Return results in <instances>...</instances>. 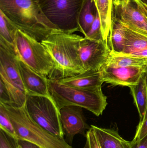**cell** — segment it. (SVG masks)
<instances>
[{
    "label": "cell",
    "mask_w": 147,
    "mask_h": 148,
    "mask_svg": "<svg viewBox=\"0 0 147 148\" xmlns=\"http://www.w3.org/2000/svg\"><path fill=\"white\" fill-rule=\"evenodd\" d=\"M147 118V109H146V114H145V116H144V119H143V120H142V121L140 123H141L142 122H143V121H145V120H146Z\"/></svg>",
    "instance_id": "cell-34"
},
{
    "label": "cell",
    "mask_w": 147,
    "mask_h": 148,
    "mask_svg": "<svg viewBox=\"0 0 147 148\" xmlns=\"http://www.w3.org/2000/svg\"><path fill=\"white\" fill-rule=\"evenodd\" d=\"M86 138L89 143V148H101L95 131L91 126L86 133Z\"/></svg>",
    "instance_id": "cell-28"
},
{
    "label": "cell",
    "mask_w": 147,
    "mask_h": 148,
    "mask_svg": "<svg viewBox=\"0 0 147 148\" xmlns=\"http://www.w3.org/2000/svg\"><path fill=\"white\" fill-rule=\"evenodd\" d=\"M79 53L81 64L86 72L100 70L108 60L110 50L102 40L83 37L79 44Z\"/></svg>",
    "instance_id": "cell-8"
},
{
    "label": "cell",
    "mask_w": 147,
    "mask_h": 148,
    "mask_svg": "<svg viewBox=\"0 0 147 148\" xmlns=\"http://www.w3.org/2000/svg\"><path fill=\"white\" fill-rule=\"evenodd\" d=\"M14 47L18 57L35 72L49 79L53 78L54 61L41 42L18 29Z\"/></svg>",
    "instance_id": "cell-5"
},
{
    "label": "cell",
    "mask_w": 147,
    "mask_h": 148,
    "mask_svg": "<svg viewBox=\"0 0 147 148\" xmlns=\"http://www.w3.org/2000/svg\"><path fill=\"white\" fill-rule=\"evenodd\" d=\"M118 1H131V0H118Z\"/></svg>",
    "instance_id": "cell-35"
},
{
    "label": "cell",
    "mask_w": 147,
    "mask_h": 148,
    "mask_svg": "<svg viewBox=\"0 0 147 148\" xmlns=\"http://www.w3.org/2000/svg\"><path fill=\"white\" fill-rule=\"evenodd\" d=\"M132 148H147V135L141 140L136 142H133Z\"/></svg>",
    "instance_id": "cell-31"
},
{
    "label": "cell",
    "mask_w": 147,
    "mask_h": 148,
    "mask_svg": "<svg viewBox=\"0 0 147 148\" xmlns=\"http://www.w3.org/2000/svg\"><path fill=\"white\" fill-rule=\"evenodd\" d=\"M112 18L147 36V20L133 0H114Z\"/></svg>",
    "instance_id": "cell-9"
},
{
    "label": "cell",
    "mask_w": 147,
    "mask_h": 148,
    "mask_svg": "<svg viewBox=\"0 0 147 148\" xmlns=\"http://www.w3.org/2000/svg\"><path fill=\"white\" fill-rule=\"evenodd\" d=\"M46 18L58 30L79 31L78 18L85 0H37Z\"/></svg>",
    "instance_id": "cell-6"
},
{
    "label": "cell",
    "mask_w": 147,
    "mask_h": 148,
    "mask_svg": "<svg viewBox=\"0 0 147 148\" xmlns=\"http://www.w3.org/2000/svg\"><path fill=\"white\" fill-rule=\"evenodd\" d=\"M47 82L50 97L59 110L66 106H77L98 116L102 114L108 105L102 88L82 89L62 84L57 79L48 78Z\"/></svg>",
    "instance_id": "cell-3"
},
{
    "label": "cell",
    "mask_w": 147,
    "mask_h": 148,
    "mask_svg": "<svg viewBox=\"0 0 147 148\" xmlns=\"http://www.w3.org/2000/svg\"><path fill=\"white\" fill-rule=\"evenodd\" d=\"M60 83L82 89H95L102 88L104 82L101 69L91 70L70 77L57 79Z\"/></svg>",
    "instance_id": "cell-14"
},
{
    "label": "cell",
    "mask_w": 147,
    "mask_h": 148,
    "mask_svg": "<svg viewBox=\"0 0 147 148\" xmlns=\"http://www.w3.org/2000/svg\"><path fill=\"white\" fill-rule=\"evenodd\" d=\"M60 120L66 141L71 145L74 136L81 134L86 137L91 128L86 122L83 108L77 106L64 107L60 110Z\"/></svg>",
    "instance_id": "cell-11"
},
{
    "label": "cell",
    "mask_w": 147,
    "mask_h": 148,
    "mask_svg": "<svg viewBox=\"0 0 147 148\" xmlns=\"http://www.w3.org/2000/svg\"><path fill=\"white\" fill-rule=\"evenodd\" d=\"M112 24L110 36V52L122 53L125 48L126 36L123 25L112 18Z\"/></svg>",
    "instance_id": "cell-22"
},
{
    "label": "cell",
    "mask_w": 147,
    "mask_h": 148,
    "mask_svg": "<svg viewBox=\"0 0 147 148\" xmlns=\"http://www.w3.org/2000/svg\"><path fill=\"white\" fill-rule=\"evenodd\" d=\"M129 88L140 115V122H141L144 119L147 107V88L142 75L137 84Z\"/></svg>",
    "instance_id": "cell-21"
},
{
    "label": "cell",
    "mask_w": 147,
    "mask_h": 148,
    "mask_svg": "<svg viewBox=\"0 0 147 148\" xmlns=\"http://www.w3.org/2000/svg\"><path fill=\"white\" fill-rule=\"evenodd\" d=\"M142 76L143 77L144 79H145V82H146L147 88V68L146 69V70H145L144 73H143Z\"/></svg>",
    "instance_id": "cell-32"
},
{
    "label": "cell",
    "mask_w": 147,
    "mask_h": 148,
    "mask_svg": "<svg viewBox=\"0 0 147 148\" xmlns=\"http://www.w3.org/2000/svg\"><path fill=\"white\" fill-rule=\"evenodd\" d=\"M18 148H43L34 143L22 140H18Z\"/></svg>",
    "instance_id": "cell-30"
},
{
    "label": "cell",
    "mask_w": 147,
    "mask_h": 148,
    "mask_svg": "<svg viewBox=\"0 0 147 148\" xmlns=\"http://www.w3.org/2000/svg\"><path fill=\"white\" fill-rule=\"evenodd\" d=\"M146 69L104 65L101 69V72L104 83L129 88L138 83Z\"/></svg>",
    "instance_id": "cell-12"
},
{
    "label": "cell",
    "mask_w": 147,
    "mask_h": 148,
    "mask_svg": "<svg viewBox=\"0 0 147 148\" xmlns=\"http://www.w3.org/2000/svg\"><path fill=\"white\" fill-rule=\"evenodd\" d=\"M85 37L91 40H103L101 23L98 12L89 30Z\"/></svg>",
    "instance_id": "cell-25"
},
{
    "label": "cell",
    "mask_w": 147,
    "mask_h": 148,
    "mask_svg": "<svg viewBox=\"0 0 147 148\" xmlns=\"http://www.w3.org/2000/svg\"><path fill=\"white\" fill-rule=\"evenodd\" d=\"M122 24L125 30L126 41L123 53L118 54L131 55L147 49V36L135 31L126 24Z\"/></svg>",
    "instance_id": "cell-18"
},
{
    "label": "cell",
    "mask_w": 147,
    "mask_h": 148,
    "mask_svg": "<svg viewBox=\"0 0 147 148\" xmlns=\"http://www.w3.org/2000/svg\"><path fill=\"white\" fill-rule=\"evenodd\" d=\"M147 135V118L141 123H139L133 142L141 140Z\"/></svg>",
    "instance_id": "cell-27"
},
{
    "label": "cell",
    "mask_w": 147,
    "mask_h": 148,
    "mask_svg": "<svg viewBox=\"0 0 147 148\" xmlns=\"http://www.w3.org/2000/svg\"><path fill=\"white\" fill-rule=\"evenodd\" d=\"M97 13L94 0H85L78 18L79 31L85 36L95 21Z\"/></svg>",
    "instance_id": "cell-20"
},
{
    "label": "cell",
    "mask_w": 147,
    "mask_h": 148,
    "mask_svg": "<svg viewBox=\"0 0 147 148\" xmlns=\"http://www.w3.org/2000/svg\"><path fill=\"white\" fill-rule=\"evenodd\" d=\"M27 95L0 75V103L14 107L26 104Z\"/></svg>",
    "instance_id": "cell-15"
},
{
    "label": "cell",
    "mask_w": 147,
    "mask_h": 148,
    "mask_svg": "<svg viewBox=\"0 0 147 148\" xmlns=\"http://www.w3.org/2000/svg\"><path fill=\"white\" fill-rule=\"evenodd\" d=\"M26 109L30 117L50 134L64 139L60 110L50 97L27 95Z\"/></svg>",
    "instance_id": "cell-7"
},
{
    "label": "cell",
    "mask_w": 147,
    "mask_h": 148,
    "mask_svg": "<svg viewBox=\"0 0 147 148\" xmlns=\"http://www.w3.org/2000/svg\"><path fill=\"white\" fill-rule=\"evenodd\" d=\"M18 64L27 95H39L50 97L48 91V78L35 72L18 56Z\"/></svg>",
    "instance_id": "cell-13"
},
{
    "label": "cell",
    "mask_w": 147,
    "mask_h": 148,
    "mask_svg": "<svg viewBox=\"0 0 147 148\" xmlns=\"http://www.w3.org/2000/svg\"><path fill=\"white\" fill-rule=\"evenodd\" d=\"M0 129L8 134L17 139L15 130L5 108L0 103Z\"/></svg>",
    "instance_id": "cell-24"
},
{
    "label": "cell",
    "mask_w": 147,
    "mask_h": 148,
    "mask_svg": "<svg viewBox=\"0 0 147 148\" xmlns=\"http://www.w3.org/2000/svg\"><path fill=\"white\" fill-rule=\"evenodd\" d=\"M15 130L17 140L34 143L43 148H72L61 139L41 127L28 114L26 105L14 107L3 104Z\"/></svg>",
    "instance_id": "cell-4"
},
{
    "label": "cell",
    "mask_w": 147,
    "mask_h": 148,
    "mask_svg": "<svg viewBox=\"0 0 147 148\" xmlns=\"http://www.w3.org/2000/svg\"><path fill=\"white\" fill-rule=\"evenodd\" d=\"M113 1L94 0L100 17L103 40L109 46L110 49Z\"/></svg>",
    "instance_id": "cell-17"
},
{
    "label": "cell",
    "mask_w": 147,
    "mask_h": 148,
    "mask_svg": "<svg viewBox=\"0 0 147 148\" xmlns=\"http://www.w3.org/2000/svg\"><path fill=\"white\" fill-rule=\"evenodd\" d=\"M104 65L112 67H134L147 68V58L110 52Z\"/></svg>",
    "instance_id": "cell-19"
},
{
    "label": "cell",
    "mask_w": 147,
    "mask_h": 148,
    "mask_svg": "<svg viewBox=\"0 0 147 148\" xmlns=\"http://www.w3.org/2000/svg\"><path fill=\"white\" fill-rule=\"evenodd\" d=\"M101 148H132L131 142L123 139L117 130L91 125Z\"/></svg>",
    "instance_id": "cell-16"
},
{
    "label": "cell",
    "mask_w": 147,
    "mask_h": 148,
    "mask_svg": "<svg viewBox=\"0 0 147 148\" xmlns=\"http://www.w3.org/2000/svg\"><path fill=\"white\" fill-rule=\"evenodd\" d=\"M83 148H89V143H88V141L87 140H86L85 145L84 147Z\"/></svg>",
    "instance_id": "cell-33"
},
{
    "label": "cell",
    "mask_w": 147,
    "mask_h": 148,
    "mask_svg": "<svg viewBox=\"0 0 147 148\" xmlns=\"http://www.w3.org/2000/svg\"><path fill=\"white\" fill-rule=\"evenodd\" d=\"M0 10L17 29L40 42L59 30L45 16L37 0H0Z\"/></svg>",
    "instance_id": "cell-1"
},
{
    "label": "cell",
    "mask_w": 147,
    "mask_h": 148,
    "mask_svg": "<svg viewBox=\"0 0 147 148\" xmlns=\"http://www.w3.org/2000/svg\"><path fill=\"white\" fill-rule=\"evenodd\" d=\"M83 37L73 33L55 31L41 42L55 63L53 79L73 76L85 72L79 59V44Z\"/></svg>",
    "instance_id": "cell-2"
},
{
    "label": "cell",
    "mask_w": 147,
    "mask_h": 148,
    "mask_svg": "<svg viewBox=\"0 0 147 148\" xmlns=\"http://www.w3.org/2000/svg\"><path fill=\"white\" fill-rule=\"evenodd\" d=\"M18 29L0 10V37L14 46Z\"/></svg>",
    "instance_id": "cell-23"
},
{
    "label": "cell",
    "mask_w": 147,
    "mask_h": 148,
    "mask_svg": "<svg viewBox=\"0 0 147 148\" xmlns=\"http://www.w3.org/2000/svg\"><path fill=\"white\" fill-rule=\"evenodd\" d=\"M140 11L147 20V0H133Z\"/></svg>",
    "instance_id": "cell-29"
},
{
    "label": "cell",
    "mask_w": 147,
    "mask_h": 148,
    "mask_svg": "<svg viewBox=\"0 0 147 148\" xmlns=\"http://www.w3.org/2000/svg\"><path fill=\"white\" fill-rule=\"evenodd\" d=\"M18 140L0 130V148H18Z\"/></svg>",
    "instance_id": "cell-26"
},
{
    "label": "cell",
    "mask_w": 147,
    "mask_h": 148,
    "mask_svg": "<svg viewBox=\"0 0 147 148\" xmlns=\"http://www.w3.org/2000/svg\"><path fill=\"white\" fill-rule=\"evenodd\" d=\"M0 75L27 95L20 74L18 56L13 45L0 37Z\"/></svg>",
    "instance_id": "cell-10"
}]
</instances>
